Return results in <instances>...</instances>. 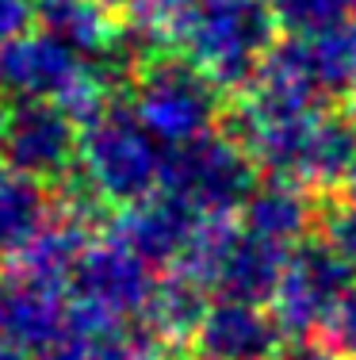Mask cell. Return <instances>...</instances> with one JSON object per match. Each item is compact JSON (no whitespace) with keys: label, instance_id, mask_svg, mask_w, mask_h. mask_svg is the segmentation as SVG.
Here are the masks:
<instances>
[{"label":"cell","instance_id":"6da1fadb","mask_svg":"<svg viewBox=\"0 0 356 360\" xmlns=\"http://www.w3.org/2000/svg\"><path fill=\"white\" fill-rule=\"evenodd\" d=\"M142 23L237 96L257 81L279 31L268 0H154Z\"/></svg>","mask_w":356,"mask_h":360},{"label":"cell","instance_id":"7a4b0ae2","mask_svg":"<svg viewBox=\"0 0 356 360\" xmlns=\"http://www.w3.org/2000/svg\"><path fill=\"white\" fill-rule=\"evenodd\" d=\"M165 150L169 146L138 119L131 100H115L84 127L77 161L112 207H126L161 188Z\"/></svg>","mask_w":356,"mask_h":360},{"label":"cell","instance_id":"3957f363","mask_svg":"<svg viewBox=\"0 0 356 360\" xmlns=\"http://www.w3.org/2000/svg\"><path fill=\"white\" fill-rule=\"evenodd\" d=\"M226 92L180 50H161L134 77L131 104L165 146L188 142L223 123Z\"/></svg>","mask_w":356,"mask_h":360},{"label":"cell","instance_id":"277c9868","mask_svg":"<svg viewBox=\"0 0 356 360\" xmlns=\"http://www.w3.org/2000/svg\"><path fill=\"white\" fill-rule=\"evenodd\" d=\"M261 169L230 131H207L165 150L161 188L196 215H234L257 188Z\"/></svg>","mask_w":356,"mask_h":360},{"label":"cell","instance_id":"5b68a950","mask_svg":"<svg viewBox=\"0 0 356 360\" xmlns=\"http://www.w3.org/2000/svg\"><path fill=\"white\" fill-rule=\"evenodd\" d=\"M356 284L352 269L326 238H303L287 250L284 276L272 295V314L287 338H315L326 330L329 314Z\"/></svg>","mask_w":356,"mask_h":360},{"label":"cell","instance_id":"8992f818","mask_svg":"<svg viewBox=\"0 0 356 360\" xmlns=\"http://www.w3.org/2000/svg\"><path fill=\"white\" fill-rule=\"evenodd\" d=\"M77 119L58 100H15L4 131V165L35 180H58L70 165H77Z\"/></svg>","mask_w":356,"mask_h":360},{"label":"cell","instance_id":"52a82bcc","mask_svg":"<svg viewBox=\"0 0 356 360\" xmlns=\"http://www.w3.org/2000/svg\"><path fill=\"white\" fill-rule=\"evenodd\" d=\"M70 288L73 299H81V303H92L115 319H126V314L146 311L157 276L154 264L142 261L131 245H123L119 238H104V242H88Z\"/></svg>","mask_w":356,"mask_h":360},{"label":"cell","instance_id":"ba28073f","mask_svg":"<svg viewBox=\"0 0 356 360\" xmlns=\"http://www.w3.org/2000/svg\"><path fill=\"white\" fill-rule=\"evenodd\" d=\"M84 58L62 39L20 35L0 46V92L8 100H58L81 73Z\"/></svg>","mask_w":356,"mask_h":360},{"label":"cell","instance_id":"9c48e42d","mask_svg":"<svg viewBox=\"0 0 356 360\" xmlns=\"http://www.w3.org/2000/svg\"><path fill=\"white\" fill-rule=\"evenodd\" d=\"M192 341L203 360H272L287 341V333L265 307L223 299V303L207 307Z\"/></svg>","mask_w":356,"mask_h":360},{"label":"cell","instance_id":"30bf717a","mask_svg":"<svg viewBox=\"0 0 356 360\" xmlns=\"http://www.w3.org/2000/svg\"><path fill=\"white\" fill-rule=\"evenodd\" d=\"M203 215L188 207L184 200H176L173 192H154L138 203H126L123 211L115 215L112 238H119L123 245H131L142 261H150L154 269L169 264L173 269L180 261L184 245H188L192 230Z\"/></svg>","mask_w":356,"mask_h":360},{"label":"cell","instance_id":"8fae6325","mask_svg":"<svg viewBox=\"0 0 356 360\" xmlns=\"http://www.w3.org/2000/svg\"><path fill=\"white\" fill-rule=\"evenodd\" d=\"M242 226L265 242L291 250L318 226V207L310 203L307 184L287 176H265L242 203Z\"/></svg>","mask_w":356,"mask_h":360},{"label":"cell","instance_id":"7c38bea8","mask_svg":"<svg viewBox=\"0 0 356 360\" xmlns=\"http://www.w3.org/2000/svg\"><path fill=\"white\" fill-rule=\"evenodd\" d=\"M84 250H88V226L50 211V219L27 238V245L8 257L12 261L8 276L62 291L73 284V272H77V261Z\"/></svg>","mask_w":356,"mask_h":360},{"label":"cell","instance_id":"4fadbf2b","mask_svg":"<svg viewBox=\"0 0 356 360\" xmlns=\"http://www.w3.org/2000/svg\"><path fill=\"white\" fill-rule=\"evenodd\" d=\"M65 333V303L54 288L4 276L0 284V338L39 353Z\"/></svg>","mask_w":356,"mask_h":360},{"label":"cell","instance_id":"5bb4252c","mask_svg":"<svg viewBox=\"0 0 356 360\" xmlns=\"http://www.w3.org/2000/svg\"><path fill=\"white\" fill-rule=\"evenodd\" d=\"M284 261L287 250L276 242H265V238L249 234V230H237L230 253H226L223 269L215 276V291L223 299H237V303H257L268 307L279 288V276H284Z\"/></svg>","mask_w":356,"mask_h":360},{"label":"cell","instance_id":"9a60e30c","mask_svg":"<svg viewBox=\"0 0 356 360\" xmlns=\"http://www.w3.org/2000/svg\"><path fill=\"white\" fill-rule=\"evenodd\" d=\"M295 54H299L303 77L310 92L329 104V100H349L356 84V27L349 20L337 27L315 31V35H291Z\"/></svg>","mask_w":356,"mask_h":360},{"label":"cell","instance_id":"2e32d148","mask_svg":"<svg viewBox=\"0 0 356 360\" xmlns=\"http://www.w3.org/2000/svg\"><path fill=\"white\" fill-rule=\"evenodd\" d=\"M352 165H356V115L326 108L315 123V134H310L299 184L315 188V192H337Z\"/></svg>","mask_w":356,"mask_h":360},{"label":"cell","instance_id":"e0dca14e","mask_svg":"<svg viewBox=\"0 0 356 360\" xmlns=\"http://www.w3.org/2000/svg\"><path fill=\"white\" fill-rule=\"evenodd\" d=\"M35 20L46 35L62 39L81 58L100 54L112 42L115 23H119L104 0H39Z\"/></svg>","mask_w":356,"mask_h":360},{"label":"cell","instance_id":"ac0fdd59","mask_svg":"<svg viewBox=\"0 0 356 360\" xmlns=\"http://www.w3.org/2000/svg\"><path fill=\"white\" fill-rule=\"evenodd\" d=\"M50 192H42L35 176L12 165L0 169V257L8 261L15 250H23L27 238L50 219Z\"/></svg>","mask_w":356,"mask_h":360},{"label":"cell","instance_id":"d6986e66","mask_svg":"<svg viewBox=\"0 0 356 360\" xmlns=\"http://www.w3.org/2000/svg\"><path fill=\"white\" fill-rule=\"evenodd\" d=\"M207 307H211L207 288L173 269V276L157 280L142 319L154 326L165 341H192L199 330V322H203V314H207Z\"/></svg>","mask_w":356,"mask_h":360},{"label":"cell","instance_id":"ffe728a7","mask_svg":"<svg viewBox=\"0 0 356 360\" xmlns=\"http://www.w3.org/2000/svg\"><path fill=\"white\" fill-rule=\"evenodd\" d=\"M284 35H315L349 20V0H268Z\"/></svg>","mask_w":356,"mask_h":360},{"label":"cell","instance_id":"44dd1931","mask_svg":"<svg viewBox=\"0 0 356 360\" xmlns=\"http://www.w3.org/2000/svg\"><path fill=\"white\" fill-rule=\"evenodd\" d=\"M318 222H322V238L341 253V261L356 276V203L352 200L329 203V207L318 211Z\"/></svg>","mask_w":356,"mask_h":360},{"label":"cell","instance_id":"7402d4cb","mask_svg":"<svg viewBox=\"0 0 356 360\" xmlns=\"http://www.w3.org/2000/svg\"><path fill=\"white\" fill-rule=\"evenodd\" d=\"M322 341H329L345 360H356V284L345 291L337 311L329 314L326 330H322Z\"/></svg>","mask_w":356,"mask_h":360},{"label":"cell","instance_id":"603a6c76","mask_svg":"<svg viewBox=\"0 0 356 360\" xmlns=\"http://www.w3.org/2000/svg\"><path fill=\"white\" fill-rule=\"evenodd\" d=\"M35 12H39L35 0H0V46H8L12 39L27 35Z\"/></svg>","mask_w":356,"mask_h":360},{"label":"cell","instance_id":"cb8c5ba5","mask_svg":"<svg viewBox=\"0 0 356 360\" xmlns=\"http://www.w3.org/2000/svg\"><path fill=\"white\" fill-rule=\"evenodd\" d=\"M272 360H345L329 341H315V338H291L279 345V353Z\"/></svg>","mask_w":356,"mask_h":360},{"label":"cell","instance_id":"d4e9b609","mask_svg":"<svg viewBox=\"0 0 356 360\" xmlns=\"http://www.w3.org/2000/svg\"><path fill=\"white\" fill-rule=\"evenodd\" d=\"M0 360H27V349L12 345L8 338H0Z\"/></svg>","mask_w":356,"mask_h":360},{"label":"cell","instance_id":"484cf974","mask_svg":"<svg viewBox=\"0 0 356 360\" xmlns=\"http://www.w3.org/2000/svg\"><path fill=\"white\" fill-rule=\"evenodd\" d=\"M337 192H341V195H345V200H352V203H356V165L349 169V176H345V184H341V188H337Z\"/></svg>","mask_w":356,"mask_h":360},{"label":"cell","instance_id":"4316f807","mask_svg":"<svg viewBox=\"0 0 356 360\" xmlns=\"http://www.w3.org/2000/svg\"><path fill=\"white\" fill-rule=\"evenodd\" d=\"M8 111H12V104L4 100V92H0V153H4V131H8Z\"/></svg>","mask_w":356,"mask_h":360},{"label":"cell","instance_id":"83f0119b","mask_svg":"<svg viewBox=\"0 0 356 360\" xmlns=\"http://www.w3.org/2000/svg\"><path fill=\"white\" fill-rule=\"evenodd\" d=\"M349 23L356 27V0H349Z\"/></svg>","mask_w":356,"mask_h":360},{"label":"cell","instance_id":"f1b7e54d","mask_svg":"<svg viewBox=\"0 0 356 360\" xmlns=\"http://www.w3.org/2000/svg\"><path fill=\"white\" fill-rule=\"evenodd\" d=\"M349 111L356 115V84H352V92H349Z\"/></svg>","mask_w":356,"mask_h":360},{"label":"cell","instance_id":"f546056e","mask_svg":"<svg viewBox=\"0 0 356 360\" xmlns=\"http://www.w3.org/2000/svg\"><path fill=\"white\" fill-rule=\"evenodd\" d=\"M0 284H4V280H0Z\"/></svg>","mask_w":356,"mask_h":360},{"label":"cell","instance_id":"4dcf8cb0","mask_svg":"<svg viewBox=\"0 0 356 360\" xmlns=\"http://www.w3.org/2000/svg\"><path fill=\"white\" fill-rule=\"evenodd\" d=\"M199 360H203V356H199Z\"/></svg>","mask_w":356,"mask_h":360}]
</instances>
